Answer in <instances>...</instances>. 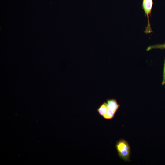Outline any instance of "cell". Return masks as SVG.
<instances>
[{"mask_svg": "<svg viewBox=\"0 0 165 165\" xmlns=\"http://www.w3.org/2000/svg\"><path fill=\"white\" fill-rule=\"evenodd\" d=\"M165 84V58L164 61V66L163 69V79L162 82V85H164Z\"/></svg>", "mask_w": 165, "mask_h": 165, "instance_id": "cell-7", "label": "cell"}, {"mask_svg": "<svg viewBox=\"0 0 165 165\" xmlns=\"http://www.w3.org/2000/svg\"><path fill=\"white\" fill-rule=\"evenodd\" d=\"M115 113L114 111L108 108L106 112L102 116L106 119H111L114 118Z\"/></svg>", "mask_w": 165, "mask_h": 165, "instance_id": "cell-5", "label": "cell"}, {"mask_svg": "<svg viewBox=\"0 0 165 165\" xmlns=\"http://www.w3.org/2000/svg\"><path fill=\"white\" fill-rule=\"evenodd\" d=\"M153 2V0H143L142 7L144 11L145 16H147L148 23L144 32L146 34L152 32L150 24L149 21V15H151V13Z\"/></svg>", "mask_w": 165, "mask_h": 165, "instance_id": "cell-2", "label": "cell"}, {"mask_svg": "<svg viewBox=\"0 0 165 165\" xmlns=\"http://www.w3.org/2000/svg\"><path fill=\"white\" fill-rule=\"evenodd\" d=\"M116 147L119 157L125 162L130 161V147L128 141L121 139L116 142Z\"/></svg>", "mask_w": 165, "mask_h": 165, "instance_id": "cell-1", "label": "cell"}, {"mask_svg": "<svg viewBox=\"0 0 165 165\" xmlns=\"http://www.w3.org/2000/svg\"><path fill=\"white\" fill-rule=\"evenodd\" d=\"M107 103L108 108L116 113L120 107V105L118 104L117 101L115 99H107Z\"/></svg>", "mask_w": 165, "mask_h": 165, "instance_id": "cell-3", "label": "cell"}, {"mask_svg": "<svg viewBox=\"0 0 165 165\" xmlns=\"http://www.w3.org/2000/svg\"><path fill=\"white\" fill-rule=\"evenodd\" d=\"M108 108L107 103L104 102L99 106L97 111L100 115L103 116L106 112Z\"/></svg>", "mask_w": 165, "mask_h": 165, "instance_id": "cell-4", "label": "cell"}, {"mask_svg": "<svg viewBox=\"0 0 165 165\" xmlns=\"http://www.w3.org/2000/svg\"><path fill=\"white\" fill-rule=\"evenodd\" d=\"M155 49H165V43L163 44H158L149 46L146 49V50L148 51Z\"/></svg>", "mask_w": 165, "mask_h": 165, "instance_id": "cell-6", "label": "cell"}]
</instances>
